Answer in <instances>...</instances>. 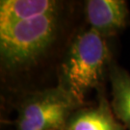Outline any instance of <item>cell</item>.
Instances as JSON below:
<instances>
[{"mask_svg":"<svg viewBox=\"0 0 130 130\" xmlns=\"http://www.w3.org/2000/svg\"><path fill=\"white\" fill-rule=\"evenodd\" d=\"M68 7L0 29V66L5 79L21 78L39 70L68 45L71 39L68 37L71 21Z\"/></svg>","mask_w":130,"mask_h":130,"instance_id":"1","label":"cell"},{"mask_svg":"<svg viewBox=\"0 0 130 130\" xmlns=\"http://www.w3.org/2000/svg\"><path fill=\"white\" fill-rule=\"evenodd\" d=\"M107 39L91 28L79 30L62 52L57 68V85L84 106L93 90H102V82L112 64Z\"/></svg>","mask_w":130,"mask_h":130,"instance_id":"2","label":"cell"},{"mask_svg":"<svg viewBox=\"0 0 130 130\" xmlns=\"http://www.w3.org/2000/svg\"><path fill=\"white\" fill-rule=\"evenodd\" d=\"M80 107L58 85L30 92L17 105L15 130H66L70 118Z\"/></svg>","mask_w":130,"mask_h":130,"instance_id":"3","label":"cell"},{"mask_svg":"<svg viewBox=\"0 0 130 130\" xmlns=\"http://www.w3.org/2000/svg\"><path fill=\"white\" fill-rule=\"evenodd\" d=\"M84 15L89 28L108 40L127 26L128 4L124 0H87Z\"/></svg>","mask_w":130,"mask_h":130,"instance_id":"4","label":"cell"},{"mask_svg":"<svg viewBox=\"0 0 130 130\" xmlns=\"http://www.w3.org/2000/svg\"><path fill=\"white\" fill-rule=\"evenodd\" d=\"M69 6L59 0H1L0 29L60 12Z\"/></svg>","mask_w":130,"mask_h":130,"instance_id":"5","label":"cell"},{"mask_svg":"<svg viewBox=\"0 0 130 130\" xmlns=\"http://www.w3.org/2000/svg\"><path fill=\"white\" fill-rule=\"evenodd\" d=\"M66 130H125V127L117 119L101 90L96 105L78 108L70 118Z\"/></svg>","mask_w":130,"mask_h":130,"instance_id":"6","label":"cell"},{"mask_svg":"<svg viewBox=\"0 0 130 130\" xmlns=\"http://www.w3.org/2000/svg\"><path fill=\"white\" fill-rule=\"evenodd\" d=\"M112 110L122 125L130 130V73L112 62L109 72Z\"/></svg>","mask_w":130,"mask_h":130,"instance_id":"7","label":"cell"}]
</instances>
